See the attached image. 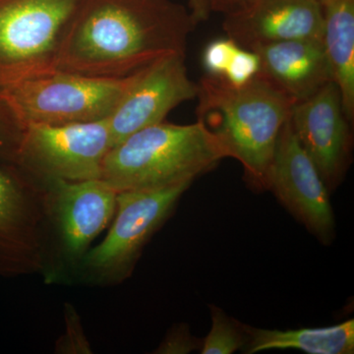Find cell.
I'll list each match as a JSON object with an SVG mask.
<instances>
[{"instance_id": "6da1fadb", "label": "cell", "mask_w": 354, "mask_h": 354, "mask_svg": "<svg viewBox=\"0 0 354 354\" xmlns=\"http://www.w3.org/2000/svg\"><path fill=\"white\" fill-rule=\"evenodd\" d=\"M197 23L172 0H83L58 58L60 71L120 79L156 60L186 55Z\"/></svg>"}, {"instance_id": "7a4b0ae2", "label": "cell", "mask_w": 354, "mask_h": 354, "mask_svg": "<svg viewBox=\"0 0 354 354\" xmlns=\"http://www.w3.org/2000/svg\"><path fill=\"white\" fill-rule=\"evenodd\" d=\"M197 85V120L241 162L247 183L267 189L279 133L295 102L260 73L239 87L209 75Z\"/></svg>"}, {"instance_id": "3957f363", "label": "cell", "mask_w": 354, "mask_h": 354, "mask_svg": "<svg viewBox=\"0 0 354 354\" xmlns=\"http://www.w3.org/2000/svg\"><path fill=\"white\" fill-rule=\"evenodd\" d=\"M228 158L225 147L202 122H160L113 147L102 164V180L121 192L158 189L211 171Z\"/></svg>"}, {"instance_id": "277c9868", "label": "cell", "mask_w": 354, "mask_h": 354, "mask_svg": "<svg viewBox=\"0 0 354 354\" xmlns=\"http://www.w3.org/2000/svg\"><path fill=\"white\" fill-rule=\"evenodd\" d=\"M94 78L57 71L0 88V109L18 132L32 124L64 125L104 120L135 76Z\"/></svg>"}, {"instance_id": "5b68a950", "label": "cell", "mask_w": 354, "mask_h": 354, "mask_svg": "<svg viewBox=\"0 0 354 354\" xmlns=\"http://www.w3.org/2000/svg\"><path fill=\"white\" fill-rule=\"evenodd\" d=\"M83 0H0V88L57 71Z\"/></svg>"}, {"instance_id": "8992f818", "label": "cell", "mask_w": 354, "mask_h": 354, "mask_svg": "<svg viewBox=\"0 0 354 354\" xmlns=\"http://www.w3.org/2000/svg\"><path fill=\"white\" fill-rule=\"evenodd\" d=\"M191 184L118 192L108 235L99 245L88 249L78 264L83 278L97 285H113L129 278L144 246L169 218Z\"/></svg>"}, {"instance_id": "52a82bcc", "label": "cell", "mask_w": 354, "mask_h": 354, "mask_svg": "<svg viewBox=\"0 0 354 354\" xmlns=\"http://www.w3.org/2000/svg\"><path fill=\"white\" fill-rule=\"evenodd\" d=\"M111 149L108 118L64 125L32 124L19 133L14 164L38 180L97 179Z\"/></svg>"}, {"instance_id": "ba28073f", "label": "cell", "mask_w": 354, "mask_h": 354, "mask_svg": "<svg viewBox=\"0 0 354 354\" xmlns=\"http://www.w3.org/2000/svg\"><path fill=\"white\" fill-rule=\"evenodd\" d=\"M32 178L0 158V278L50 274L43 188Z\"/></svg>"}, {"instance_id": "9c48e42d", "label": "cell", "mask_w": 354, "mask_h": 354, "mask_svg": "<svg viewBox=\"0 0 354 354\" xmlns=\"http://www.w3.org/2000/svg\"><path fill=\"white\" fill-rule=\"evenodd\" d=\"M39 181L60 254L66 262L78 266L95 237L113 220L118 191L102 178Z\"/></svg>"}, {"instance_id": "30bf717a", "label": "cell", "mask_w": 354, "mask_h": 354, "mask_svg": "<svg viewBox=\"0 0 354 354\" xmlns=\"http://www.w3.org/2000/svg\"><path fill=\"white\" fill-rule=\"evenodd\" d=\"M267 189L322 243L335 237L330 192L316 165L305 152L290 118L279 133L267 176Z\"/></svg>"}, {"instance_id": "8fae6325", "label": "cell", "mask_w": 354, "mask_h": 354, "mask_svg": "<svg viewBox=\"0 0 354 354\" xmlns=\"http://www.w3.org/2000/svg\"><path fill=\"white\" fill-rule=\"evenodd\" d=\"M185 58L183 53H174L137 72L108 116L111 148L135 132L164 122L172 109L196 99L198 85L188 76Z\"/></svg>"}, {"instance_id": "7c38bea8", "label": "cell", "mask_w": 354, "mask_h": 354, "mask_svg": "<svg viewBox=\"0 0 354 354\" xmlns=\"http://www.w3.org/2000/svg\"><path fill=\"white\" fill-rule=\"evenodd\" d=\"M290 120L305 152L332 192L346 176L353 152L351 123L342 108L337 86L332 81L308 99L295 102Z\"/></svg>"}, {"instance_id": "4fadbf2b", "label": "cell", "mask_w": 354, "mask_h": 354, "mask_svg": "<svg viewBox=\"0 0 354 354\" xmlns=\"http://www.w3.org/2000/svg\"><path fill=\"white\" fill-rule=\"evenodd\" d=\"M223 31L241 48L323 37V8L318 0H251L225 15Z\"/></svg>"}, {"instance_id": "5bb4252c", "label": "cell", "mask_w": 354, "mask_h": 354, "mask_svg": "<svg viewBox=\"0 0 354 354\" xmlns=\"http://www.w3.org/2000/svg\"><path fill=\"white\" fill-rule=\"evenodd\" d=\"M252 50L260 58L261 75L295 102L308 99L333 81L320 39H292Z\"/></svg>"}, {"instance_id": "9a60e30c", "label": "cell", "mask_w": 354, "mask_h": 354, "mask_svg": "<svg viewBox=\"0 0 354 354\" xmlns=\"http://www.w3.org/2000/svg\"><path fill=\"white\" fill-rule=\"evenodd\" d=\"M322 43L342 108L354 120V0H322Z\"/></svg>"}, {"instance_id": "2e32d148", "label": "cell", "mask_w": 354, "mask_h": 354, "mask_svg": "<svg viewBox=\"0 0 354 354\" xmlns=\"http://www.w3.org/2000/svg\"><path fill=\"white\" fill-rule=\"evenodd\" d=\"M247 339L244 353L272 349H298L310 354H353L354 320L323 328L268 330L244 325Z\"/></svg>"}, {"instance_id": "e0dca14e", "label": "cell", "mask_w": 354, "mask_h": 354, "mask_svg": "<svg viewBox=\"0 0 354 354\" xmlns=\"http://www.w3.org/2000/svg\"><path fill=\"white\" fill-rule=\"evenodd\" d=\"M212 328L202 341V354H232L243 348L247 335L244 324L228 317L223 310L211 305Z\"/></svg>"}, {"instance_id": "ac0fdd59", "label": "cell", "mask_w": 354, "mask_h": 354, "mask_svg": "<svg viewBox=\"0 0 354 354\" xmlns=\"http://www.w3.org/2000/svg\"><path fill=\"white\" fill-rule=\"evenodd\" d=\"M259 72L260 58L257 53L239 46L221 78L225 79L230 85L239 87L250 82Z\"/></svg>"}, {"instance_id": "d6986e66", "label": "cell", "mask_w": 354, "mask_h": 354, "mask_svg": "<svg viewBox=\"0 0 354 354\" xmlns=\"http://www.w3.org/2000/svg\"><path fill=\"white\" fill-rule=\"evenodd\" d=\"M239 44L230 38L211 41L203 53V66L207 75L223 77Z\"/></svg>"}, {"instance_id": "ffe728a7", "label": "cell", "mask_w": 354, "mask_h": 354, "mask_svg": "<svg viewBox=\"0 0 354 354\" xmlns=\"http://www.w3.org/2000/svg\"><path fill=\"white\" fill-rule=\"evenodd\" d=\"M202 342L190 334L187 326L174 327L158 346L156 353L174 354L188 353L194 349L201 348Z\"/></svg>"}, {"instance_id": "44dd1931", "label": "cell", "mask_w": 354, "mask_h": 354, "mask_svg": "<svg viewBox=\"0 0 354 354\" xmlns=\"http://www.w3.org/2000/svg\"><path fill=\"white\" fill-rule=\"evenodd\" d=\"M67 332L62 337V342H58L59 351L66 353H91L90 346L81 329L80 321L75 312L68 311L66 316Z\"/></svg>"}, {"instance_id": "7402d4cb", "label": "cell", "mask_w": 354, "mask_h": 354, "mask_svg": "<svg viewBox=\"0 0 354 354\" xmlns=\"http://www.w3.org/2000/svg\"><path fill=\"white\" fill-rule=\"evenodd\" d=\"M19 132L0 111V158L14 162Z\"/></svg>"}, {"instance_id": "603a6c76", "label": "cell", "mask_w": 354, "mask_h": 354, "mask_svg": "<svg viewBox=\"0 0 354 354\" xmlns=\"http://www.w3.org/2000/svg\"><path fill=\"white\" fill-rule=\"evenodd\" d=\"M188 9L197 25L200 24L211 16V0H188Z\"/></svg>"}, {"instance_id": "cb8c5ba5", "label": "cell", "mask_w": 354, "mask_h": 354, "mask_svg": "<svg viewBox=\"0 0 354 354\" xmlns=\"http://www.w3.org/2000/svg\"><path fill=\"white\" fill-rule=\"evenodd\" d=\"M250 1L251 0H211L212 12L227 15L239 10Z\"/></svg>"}, {"instance_id": "d4e9b609", "label": "cell", "mask_w": 354, "mask_h": 354, "mask_svg": "<svg viewBox=\"0 0 354 354\" xmlns=\"http://www.w3.org/2000/svg\"><path fill=\"white\" fill-rule=\"evenodd\" d=\"M318 1H319V2H321V1H322V0H318Z\"/></svg>"}]
</instances>
